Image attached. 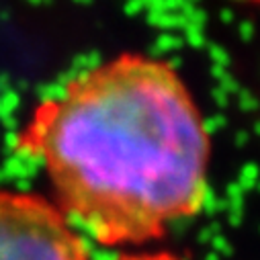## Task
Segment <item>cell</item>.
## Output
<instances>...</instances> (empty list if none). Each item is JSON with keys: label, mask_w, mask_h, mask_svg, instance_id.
<instances>
[{"label": "cell", "mask_w": 260, "mask_h": 260, "mask_svg": "<svg viewBox=\"0 0 260 260\" xmlns=\"http://www.w3.org/2000/svg\"><path fill=\"white\" fill-rule=\"evenodd\" d=\"M209 134L170 63L121 53L43 99L17 150L37 160L57 207L103 246L146 244L207 197Z\"/></svg>", "instance_id": "1"}, {"label": "cell", "mask_w": 260, "mask_h": 260, "mask_svg": "<svg viewBox=\"0 0 260 260\" xmlns=\"http://www.w3.org/2000/svg\"><path fill=\"white\" fill-rule=\"evenodd\" d=\"M0 260H90V252L57 205L0 188Z\"/></svg>", "instance_id": "2"}, {"label": "cell", "mask_w": 260, "mask_h": 260, "mask_svg": "<svg viewBox=\"0 0 260 260\" xmlns=\"http://www.w3.org/2000/svg\"><path fill=\"white\" fill-rule=\"evenodd\" d=\"M115 260H182L168 252H142V254H121Z\"/></svg>", "instance_id": "3"}]
</instances>
